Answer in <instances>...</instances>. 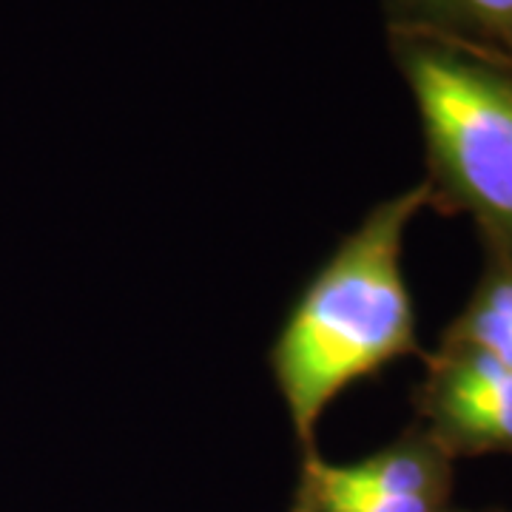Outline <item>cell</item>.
I'll list each match as a JSON object with an SVG mask.
<instances>
[{
	"mask_svg": "<svg viewBox=\"0 0 512 512\" xmlns=\"http://www.w3.org/2000/svg\"><path fill=\"white\" fill-rule=\"evenodd\" d=\"M427 205L424 183L379 202L322 262L276 333L271 373L302 456L316 453L319 419L342 390L419 353L402 251Z\"/></svg>",
	"mask_w": 512,
	"mask_h": 512,
	"instance_id": "6da1fadb",
	"label": "cell"
},
{
	"mask_svg": "<svg viewBox=\"0 0 512 512\" xmlns=\"http://www.w3.org/2000/svg\"><path fill=\"white\" fill-rule=\"evenodd\" d=\"M419 111L430 205L467 214L512 265V66L450 40L387 32Z\"/></svg>",
	"mask_w": 512,
	"mask_h": 512,
	"instance_id": "7a4b0ae2",
	"label": "cell"
},
{
	"mask_svg": "<svg viewBox=\"0 0 512 512\" xmlns=\"http://www.w3.org/2000/svg\"><path fill=\"white\" fill-rule=\"evenodd\" d=\"M453 461L421 424L353 464L302 456L291 512H450Z\"/></svg>",
	"mask_w": 512,
	"mask_h": 512,
	"instance_id": "3957f363",
	"label": "cell"
},
{
	"mask_svg": "<svg viewBox=\"0 0 512 512\" xmlns=\"http://www.w3.org/2000/svg\"><path fill=\"white\" fill-rule=\"evenodd\" d=\"M416 407L419 424L450 458L512 456V367L493 356L441 342L416 393Z\"/></svg>",
	"mask_w": 512,
	"mask_h": 512,
	"instance_id": "277c9868",
	"label": "cell"
},
{
	"mask_svg": "<svg viewBox=\"0 0 512 512\" xmlns=\"http://www.w3.org/2000/svg\"><path fill=\"white\" fill-rule=\"evenodd\" d=\"M387 32L450 40L512 66V0H382Z\"/></svg>",
	"mask_w": 512,
	"mask_h": 512,
	"instance_id": "5b68a950",
	"label": "cell"
},
{
	"mask_svg": "<svg viewBox=\"0 0 512 512\" xmlns=\"http://www.w3.org/2000/svg\"><path fill=\"white\" fill-rule=\"evenodd\" d=\"M444 345H464L512 367V265L490 262L467 308L441 336Z\"/></svg>",
	"mask_w": 512,
	"mask_h": 512,
	"instance_id": "8992f818",
	"label": "cell"
},
{
	"mask_svg": "<svg viewBox=\"0 0 512 512\" xmlns=\"http://www.w3.org/2000/svg\"><path fill=\"white\" fill-rule=\"evenodd\" d=\"M450 512H458V510H450ZM484 512H504V510H484Z\"/></svg>",
	"mask_w": 512,
	"mask_h": 512,
	"instance_id": "52a82bcc",
	"label": "cell"
}]
</instances>
